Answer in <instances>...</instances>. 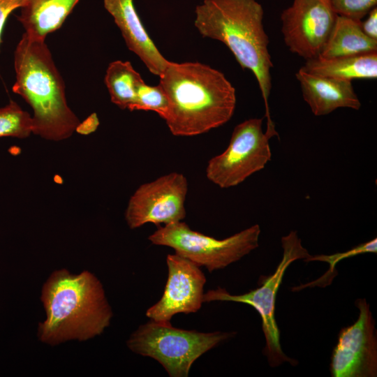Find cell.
<instances>
[{"instance_id":"cell-1","label":"cell","mask_w":377,"mask_h":377,"mask_svg":"<svg viewBox=\"0 0 377 377\" xmlns=\"http://www.w3.org/2000/svg\"><path fill=\"white\" fill-rule=\"evenodd\" d=\"M159 84L169 102L164 120L174 135L206 133L225 124L233 115L235 89L221 72L207 65L170 61Z\"/></svg>"},{"instance_id":"cell-2","label":"cell","mask_w":377,"mask_h":377,"mask_svg":"<svg viewBox=\"0 0 377 377\" xmlns=\"http://www.w3.org/2000/svg\"><path fill=\"white\" fill-rule=\"evenodd\" d=\"M263 8L256 0H204L195 8V27L203 37L224 43L243 69L258 83L265 106L267 131L276 133L268 100L273 64L263 27Z\"/></svg>"},{"instance_id":"cell-3","label":"cell","mask_w":377,"mask_h":377,"mask_svg":"<svg viewBox=\"0 0 377 377\" xmlns=\"http://www.w3.org/2000/svg\"><path fill=\"white\" fill-rule=\"evenodd\" d=\"M13 91L32 108V133L60 141L76 131L80 121L68 105L65 83L45 40L23 34L14 51Z\"/></svg>"},{"instance_id":"cell-4","label":"cell","mask_w":377,"mask_h":377,"mask_svg":"<svg viewBox=\"0 0 377 377\" xmlns=\"http://www.w3.org/2000/svg\"><path fill=\"white\" fill-rule=\"evenodd\" d=\"M41 299L47 314L38 330L42 341H84L110 325L112 312L102 285L89 272L73 275L56 271L44 285Z\"/></svg>"},{"instance_id":"cell-5","label":"cell","mask_w":377,"mask_h":377,"mask_svg":"<svg viewBox=\"0 0 377 377\" xmlns=\"http://www.w3.org/2000/svg\"><path fill=\"white\" fill-rule=\"evenodd\" d=\"M233 334L186 330L151 320L139 327L127 345L133 352L156 360L170 377H186L198 358Z\"/></svg>"},{"instance_id":"cell-6","label":"cell","mask_w":377,"mask_h":377,"mask_svg":"<svg viewBox=\"0 0 377 377\" xmlns=\"http://www.w3.org/2000/svg\"><path fill=\"white\" fill-rule=\"evenodd\" d=\"M260 228L255 224L229 237L217 239L194 231L177 221L158 228L149 237L155 245L173 249L175 253L209 272L223 269L258 247Z\"/></svg>"},{"instance_id":"cell-7","label":"cell","mask_w":377,"mask_h":377,"mask_svg":"<svg viewBox=\"0 0 377 377\" xmlns=\"http://www.w3.org/2000/svg\"><path fill=\"white\" fill-rule=\"evenodd\" d=\"M283 257L275 272L263 281L262 286L242 295H231L226 289L210 290L203 295V302L226 301L244 303L253 306L260 314L265 338L263 353L268 364L276 367L285 362L297 364L295 360L287 356L280 343V331L275 319L276 293L288 266L295 260L309 257L308 250L302 244L296 231L281 237Z\"/></svg>"},{"instance_id":"cell-8","label":"cell","mask_w":377,"mask_h":377,"mask_svg":"<svg viewBox=\"0 0 377 377\" xmlns=\"http://www.w3.org/2000/svg\"><path fill=\"white\" fill-rule=\"evenodd\" d=\"M271 138L263 131V118H252L237 124L226 150L209 161L207 178L222 188L241 184L271 160Z\"/></svg>"},{"instance_id":"cell-9","label":"cell","mask_w":377,"mask_h":377,"mask_svg":"<svg viewBox=\"0 0 377 377\" xmlns=\"http://www.w3.org/2000/svg\"><path fill=\"white\" fill-rule=\"evenodd\" d=\"M188 191L186 177L174 172L140 186L131 197L125 212L131 229L146 223L165 225L181 221L186 216Z\"/></svg>"},{"instance_id":"cell-10","label":"cell","mask_w":377,"mask_h":377,"mask_svg":"<svg viewBox=\"0 0 377 377\" xmlns=\"http://www.w3.org/2000/svg\"><path fill=\"white\" fill-rule=\"evenodd\" d=\"M355 305L358 318L342 328L333 349L330 365L332 377L377 376V336L375 320L364 298Z\"/></svg>"},{"instance_id":"cell-11","label":"cell","mask_w":377,"mask_h":377,"mask_svg":"<svg viewBox=\"0 0 377 377\" xmlns=\"http://www.w3.org/2000/svg\"><path fill=\"white\" fill-rule=\"evenodd\" d=\"M337 15L330 0H294L281 15L285 44L306 60L317 57Z\"/></svg>"},{"instance_id":"cell-12","label":"cell","mask_w":377,"mask_h":377,"mask_svg":"<svg viewBox=\"0 0 377 377\" xmlns=\"http://www.w3.org/2000/svg\"><path fill=\"white\" fill-rule=\"evenodd\" d=\"M166 263L168 277L163 294L146 316L155 322L170 324L175 314L195 313L201 308L206 277L199 266L176 253L168 254Z\"/></svg>"},{"instance_id":"cell-13","label":"cell","mask_w":377,"mask_h":377,"mask_svg":"<svg viewBox=\"0 0 377 377\" xmlns=\"http://www.w3.org/2000/svg\"><path fill=\"white\" fill-rule=\"evenodd\" d=\"M103 5L120 29L127 47L151 73L160 77L170 61L161 54L147 33L133 0H103Z\"/></svg>"},{"instance_id":"cell-14","label":"cell","mask_w":377,"mask_h":377,"mask_svg":"<svg viewBox=\"0 0 377 377\" xmlns=\"http://www.w3.org/2000/svg\"><path fill=\"white\" fill-rule=\"evenodd\" d=\"M295 75L303 98L316 116L328 114L339 108L358 110L361 107L350 81L315 75L301 68Z\"/></svg>"},{"instance_id":"cell-15","label":"cell","mask_w":377,"mask_h":377,"mask_svg":"<svg viewBox=\"0 0 377 377\" xmlns=\"http://www.w3.org/2000/svg\"><path fill=\"white\" fill-rule=\"evenodd\" d=\"M80 0H27L17 16L29 38L45 40L59 29Z\"/></svg>"},{"instance_id":"cell-16","label":"cell","mask_w":377,"mask_h":377,"mask_svg":"<svg viewBox=\"0 0 377 377\" xmlns=\"http://www.w3.org/2000/svg\"><path fill=\"white\" fill-rule=\"evenodd\" d=\"M301 69L315 75L350 82L353 79H376L377 52L332 58L318 56L306 60Z\"/></svg>"},{"instance_id":"cell-17","label":"cell","mask_w":377,"mask_h":377,"mask_svg":"<svg viewBox=\"0 0 377 377\" xmlns=\"http://www.w3.org/2000/svg\"><path fill=\"white\" fill-rule=\"evenodd\" d=\"M360 22L337 15L319 57L332 58L377 52V40L369 38L363 32Z\"/></svg>"},{"instance_id":"cell-18","label":"cell","mask_w":377,"mask_h":377,"mask_svg":"<svg viewBox=\"0 0 377 377\" xmlns=\"http://www.w3.org/2000/svg\"><path fill=\"white\" fill-rule=\"evenodd\" d=\"M143 80L129 61L117 60L109 64L104 82L111 101L119 108L132 111L138 84Z\"/></svg>"},{"instance_id":"cell-19","label":"cell","mask_w":377,"mask_h":377,"mask_svg":"<svg viewBox=\"0 0 377 377\" xmlns=\"http://www.w3.org/2000/svg\"><path fill=\"white\" fill-rule=\"evenodd\" d=\"M367 253H377V239L374 238L367 242L360 244L350 250L344 252L336 253L331 255H316L310 256L307 258L304 259V262L310 261H322L327 263L330 265L329 269L319 279L310 281L306 284L302 286H298L293 288V291H298L307 287H325L331 284L333 279L337 276V272L335 267L337 264L341 260L353 257L360 254Z\"/></svg>"},{"instance_id":"cell-20","label":"cell","mask_w":377,"mask_h":377,"mask_svg":"<svg viewBox=\"0 0 377 377\" xmlns=\"http://www.w3.org/2000/svg\"><path fill=\"white\" fill-rule=\"evenodd\" d=\"M32 133L31 116L10 100L0 108V138H26Z\"/></svg>"},{"instance_id":"cell-21","label":"cell","mask_w":377,"mask_h":377,"mask_svg":"<svg viewBox=\"0 0 377 377\" xmlns=\"http://www.w3.org/2000/svg\"><path fill=\"white\" fill-rule=\"evenodd\" d=\"M168 99L160 84L149 86L144 80L138 84L136 89V98L132 111H153L164 119L168 114Z\"/></svg>"},{"instance_id":"cell-22","label":"cell","mask_w":377,"mask_h":377,"mask_svg":"<svg viewBox=\"0 0 377 377\" xmlns=\"http://www.w3.org/2000/svg\"><path fill=\"white\" fill-rule=\"evenodd\" d=\"M338 15L361 20L376 6L377 0H330Z\"/></svg>"},{"instance_id":"cell-23","label":"cell","mask_w":377,"mask_h":377,"mask_svg":"<svg viewBox=\"0 0 377 377\" xmlns=\"http://www.w3.org/2000/svg\"><path fill=\"white\" fill-rule=\"evenodd\" d=\"M27 0H0V44L7 19L16 9L20 8Z\"/></svg>"},{"instance_id":"cell-24","label":"cell","mask_w":377,"mask_h":377,"mask_svg":"<svg viewBox=\"0 0 377 377\" xmlns=\"http://www.w3.org/2000/svg\"><path fill=\"white\" fill-rule=\"evenodd\" d=\"M364 21L360 22L363 32L369 38L377 40V8H372Z\"/></svg>"},{"instance_id":"cell-25","label":"cell","mask_w":377,"mask_h":377,"mask_svg":"<svg viewBox=\"0 0 377 377\" xmlns=\"http://www.w3.org/2000/svg\"><path fill=\"white\" fill-rule=\"evenodd\" d=\"M98 119L95 113L91 114L82 123L79 124L76 128L77 133L81 134H89L94 132L98 126Z\"/></svg>"}]
</instances>
